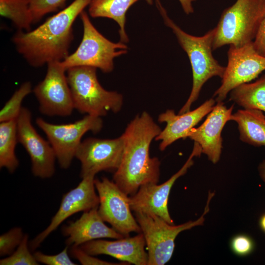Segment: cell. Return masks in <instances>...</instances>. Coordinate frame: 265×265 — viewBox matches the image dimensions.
<instances>
[{
  "instance_id": "cell-17",
  "label": "cell",
  "mask_w": 265,
  "mask_h": 265,
  "mask_svg": "<svg viewBox=\"0 0 265 265\" xmlns=\"http://www.w3.org/2000/svg\"><path fill=\"white\" fill-rule=\"evenodd\" d=\"M145 246L144 237L140 233L132 237H126L114 240L95 239L79 247L92 256L108 255L129 264L147 265Z\"/></svg>"
},
{
  "instance_id": "cell-28",
  "label": "cell",
  "mask_w": 265,
  "mask_h": 265,
  "mask_svg": "<svg viewBox=\"0 0 265 265\" xmlns=\"http://www.w3.org/2000/svg\"><path fill=\"white\" fill-rule=\"evenodd\" d=\"M25 234L21 227H14L0 236V256L11 255L21 242Z\"/></svg>"
},
{
  "instance_id": "cell-4",
  "label": "cell",
  "mask_w": 265,
  "mask_h": 265,
  "mask_svg": "<svg viewBox=\"0 0 265 265\" xmlns=\"http://www.w3.org/2000/svg\"><path fill=\"white\" fill-rule=\"evenodd\" d=\"M265 18V0H237L224 9L214 28L213 50L252 42Z\"/></svg>"
},
{
  "instance_id": "cell-2",
  "label": "cell",
  "mask_w": 265,
  "mask_h": 265,
  "mask_svg": "<svg viewBox=\"0 0 265 265\" xmlns=\"http://www.w3.org/2000/svg\"><path fill=\"white\" fill-rule=\"evenodd\" d=\"M91 0H75L36 28L18 30L12 37L18 52L31 66L61 61L69 55L73 39V25Z\"/></svg>"
},
{
  "instance_id": "cell-21",
  "label": "cell",
  "mask_w": 265,
  "mask_h": 265,
  "mask_svg": "<svg viewBox=\"0 0 265 265\" xmlns=\"http://www.w3.org/2000/svg\"><path fill=\"white\" fill-rule=\"evenodd\" d=\"M139 0H91L88 12L93 18H106L114 20L119 26L120 41L127 43L129 39L125 25L126 13Z\"/></svg>"
},
{
  "instance_id": "cell-12",
  "label": "cell",
  "mask_w": 265,
  "mask_h": 265,
  "mask_svg": "<svg viewBox=\"0 0 265 265\" xmlns=\"http://www.w3.org/2000/svg\"><path fill=\"white\" fill-rule=\"evenodd\" d=\"M202 153L200 145L194 142L192 151L183 166L164 183L148 184L141 186L137 192L129 197L131 209L134 212L155 214L170 224H174L170 216L168 202L171 188L176 180L184 175L194 163L193 158Z\"/></svg>"
},
{
  "instance_id": "cell-13",
  "label": "cell",
  "mask_w": 265,
  "mask_h": 265,
  "mask_svg": "<svg viewBox=\"0 0 265 265\" xmlns=\"http://www.w3.org/2000/svg\"><path fill=\"white\" fill-rule=\"evenodd\" d=\"M31 117L30 110L23 107L17 118L18 142L30 157L33 175L41 179L50 178L55 173L56 155L49 141L33 126Z\"/></svg>"
},
{
  "instance_id": "cell-32",
  "label": "cell",
  "mask_w": 265,
  "mask_h": 265,
  "mask_svg": "<svg viewBox=\"0 0 265 265\" xmlns=\"http://www.w3.org/2000/svg\"><path fill=\"white\" fill-rule=\"evenodd\" d=\"M253 45L257 53L265 57V18L259 27Z\"/></svg>"
},
{
  "instance_id": "cell-5",
  "label": "cell",
  "mask_w": 265,
  "mask_h": 265,
  "mask_svg": "<svg viewBox=\"0 0 265 265\" xmlns=\"http://www.w3.org/2000/svg\"><path fill=\"white\" fill-rule=\"evenodd\" d=\"M96 69L79 66L66 70L74 108L81 113L101 117L109 111L117 113L123 106V96L102 87L98 80Z\"/></svg>"
},
{
  "instance_id": "cell-1",
  "label": "cell",
  "mask_w": 265,
  "mask_h": 265,
  "mask_svg": "<svg viewBox=\"0 0 265 265\" xmlns=\"http://www.w3.org/2000/svg\"><path fill=\"white\" fill-rule=\"evenodd\" d=\"M161 128L147 112L136 115L122 134L124 142L120 164L114 172L113 181L129 196L148 184H158L160 162L150 156L151 142L159 134Z\"/></svg>"
},
{
  "instance_id": "cell-35",
  "label": "cell",
  "mask_w": 265,
  "mask_h": 265,
  "mask_svg": "<svg viewBox=\"0 0 265 265\" xmlns=\"http://www.w3.org/2000/svg\"><path fill=\"white\" fill-rule=\"evenodd\" d=\"M259 226L261 230L265 233V213L263 214L260 218Z\"/></svg>"
},
{
  "instance_id": "cell-23",
  "label": "cell",
  "mask_w": 265,
  "mask_h": 265,
  "mask_svg": "<svg viewBox=\"0 0 265 265\" xmlns=\"http://www.w3.org/2000/svg\"><path fill=\"white\" fill-rule=\"evenodd\" d=\"M17 119L1 122L0 124V167L14 173L19 165L15 154L18 143Z\"/></svg>"
},
{
  "instance_id": "cell-16",
  "label": "cell",
  "mask_w": 265,
  "mask_h": 265,
  "mask_svg": "<svg viewBox=\"0 0 265 265\" xmlns=\"http://www.w3.org/2000/svg\"><path fill=\"white\" fill-rule=\"evenodd\" d=\"M234 105L227 108L222 102H217L198 127L193 128L187 137L198 143L202 152L213 164L220 159L222 148L221 132L226 123L230 121Z\"/></svg>"
},
{
  "instance_id": "cell-22",
  "label": "cell",
  "mask_w": 265,
  "mask_h": 265,
  "mask_svg": "<svg viewBox=\"0 0 265 265\" xmlns=\"http://www.w3.org/2000/svg\"><path fill=\"white\" fill-rule=\"evenodd\" d=\"M230 93V100L243 109L265 112V74L254 82L237 86Z\"/></svg>"
},
{
  "instance_id": "cell-29",
  "label": "cell",
  "mask_w": 265,
  "mask_h": 265,
  "mask_svg": "<svg viewBox=\"0 0 265 265\" xmlns=\"http://www.w3.org/2000/svg\"><path fill=\"white\" fill-rule=\"evenodd\" d=\"M230 247L235 255L244 257L249 255L253 251L255 244L250 236L239 234L232 238L230 241Z\"/></svg>"
},
{
  "instance_id": "cell-26",
  "label": "cell",
  "mask_w": 265,
  "mask_h": 265,
  "mask_svg": "<svg viewBox=\"0 0 265 265\" xmlns=\"http://www.w3.org/2000/svg\"><path fill=\"white\" fill-rule=\"evenodd\" d=\"M28 236L24 237L16 250L9 256L0 260V265H38L34 255L32 254L29 247Z\"/></svg>"
},
{
  "instance_id": "cell-25",
  "label": "cell",
  "mask_w": 265,
  "mask_h": 265,
  "mask_svg": "<svg viewBox=\"0 0 265 265\" xmlns=\"http://www.w3.org/2000/svg\"><path fill=\"white\" fill-rule=\"evenodd\" d=\"M32 91L29 81L23 83L0 110V122L16 120L23 107L22 104L24 98Z\"/></svg>"
},
{
  "instance_id": "cell-9",
  "label": "cell",
  "mask_w": 265,
  "mask_h": 265,
  "mask_svg": "<svg viewBox=\"0 0 265 265\" xmlns=\"http://www.w3.org/2000/svg\"><path fill=\"white\" fill-rule=\"evenodd\" d=\"M95 186L99 198L98 212L106 222L124 237L131 233H141L132 213L130 196L124 192L113 181L106 177L95 179Z\"/></svg>"
},
{
  "instance_id": "cell-30",
  "label": "cell",
  "mask_w": 265,
  "mask_h": 265,
  "mask_svg": "<svg viewBox=\"0 0 265 265\" xmlns=\"http://www.w3.org/2000/svg\"><path fill=\"white\" fill-rule=\"evenodd\" d=\"M69 248L67 246L61 252L54 255H47L39 251L35 252L33 255L39 263L47 265H76L69 257Z\"/></svg>"
},
{
  "instance_id": "cell-34",
  "label": "cell",
  "mask_w": 265,
  "mask_h": 265,
  "mask_svg": "<svg viewBox=\"0 0 265 265\" xmlns=\"http://www.w3.org/2000/svg\"><path fill=\"white\" fill-rule=\"evenodd\" d=\"M258 170L260 178L265 183V160H263L259 164Z\"/></svg>"
},
{
  "instance_id": "cell-19",
  "label": "cell",
  "mask_w": 265,
  "mask_h": 265,
  "mask_svg": "<svg viewBox=\"0 0 265 265\" xmlns=\"http://www.w3.org/2000/svg\"><path fill=\"white\" fill-rule=\"evenodd\" d=\"M62 233L67 238L66 244L69 247L80 246L98 239L126 237L105 223L98 212V208L84 212L79 219L64 225Z\"/></svg>"
},
{
  "instance_id": "cell-10",
  "label": "cell",
  "mask_w": 265,
  "mask_h": 265,
  "mask_svg": "<svg viewBox=\"0 0 265 265\" xmlns=\"http://www.w3.org/2000/svg\"><path fill=\"white\" fill-rule=\"evenodd\" d=\"M227 56L221 84L213 95L216 102L223 101L234 88L254 80L265 70V57L257 53L253 42L241 46L230 45Z\"/></svg>"
},
{
  "instance_id": "cell-6",
  "label": "cell",
  "mask_w": 265,
  "mask_h": 265,
  "mask_svg": "<svg viewBox=\"0 0 265 265\" xmlns=\"http://www.w3.org/2000/svg\"><path fill=\"white\" fill-rule=\"evenodd\" d=\"M214 194V192H209L204 212L198 219L180 225L170 224L153 213L134 212L145 240L147 265H164L170 260L176 237L184 231L203 224L205 215L209 212V204Z\"/></svg>"
},
{
  "instance_id": "cell-8",
  "label": "cell",
  "mask_w": 265,
  "mask_h": 265,
  "mask_svg": "<svg viewBox=\"0 0 265 265\" xmlns=\"http://www.w3.org/2000/svg\"><path fill=\"white\" fill-rule=\"evenodd\" d=\"M35 122L47 136L60 167L64 169L70 166L83 135L89 131L97 133L103 125L101 117L88 114L69 124H53L42 118H37Z\"/></svg>"
},
{
  "instance_id": "cell-11",
  "label": "cell",
  "mask_w": 265,
  "mask_h": 265,
  "mask_svg": "<svg viewBox=\"0 0 265 265\" xmlns=\"http://www.w3.org/2000/svg\"><path fill=\"white\" fill-rule=\"evenodd\" d=\"M65 72L60 61L49 62L44 79L32 90L42 114L66 117L75 109Z\"/></svg>"
},
{
  "instance_id": "cell-18",
  "label": "cell",
  "mask_w": 265,
  "mask_h": 265,
  "mask_svg": "<svg viewBox=\"0 0 265 265\" xmlns=\"http://www.w3.org/2000/svg\"><path fill=\"white\" fill-rule=\"evenodd\" d=\"M215 103L212 98L196 109L182 114H176L173 109L160 114L158 121L166 123V126L155 139L160 141L159 150L163 151L177 140L187 138L190 130L212 110Z\"/></svg>"
},
{
  "instance_id": "cell-24",
  "label": "cell",
  "mask_w": 265,
  "mask_h": 265,
  "mask_svg": "<svg viewBox=\"0 0 265 265\" xmlns=\"http://www.w3.org/2000/svg\"><path fill=\"white\" fill-rule=\"evenodd\" d=\"M30 0H0V15L9 19L19 30H30L33 24Z\"/></svg>"
},
{
  "instance_id": "cell-7",
  "label": "cell",
  "mask_w": 265,
  "mask_h": 265,
  "mask_svg": "<svg viewBox=\"0 0 265 265\" xmlns=\"http://www.w3.org/2000/svg\"><path fill=\"white\" fill-rule=\"evenodd\" d=\"M83 25L82 40L76 51L60 61L68 69L79 66L98 68L108 73L114 69V59L128 53V47L121 41L114 43L104 36L92 24L87 13L80 15Z\"/></svg>"
},
{
  "instance_id": "cell-27",
  "label": "cell",
  "mask_w": 265,
  "mask_h": 265,
  "mask_svg": "<svg viewBox=\"0 0 265 265\" xmlns=\"http://www.w3.org/2000/svg\"><path fill=\"white\" fill-rule=\"evenodd\" d=\"M67 0H30V9L33 24L39 22L48 13L56 11Z\"/></svg>"
},
{
  "instance_id": "cell-20",
  "label": "cell",
  "mask_w": 265,
  "mask_h": 265,
  "mask_svg": "<svg viewBox=\"0 0 265 265\" xmlns=\"http://www.w3.org/2000/svg\"><path fill=\"white\" fill-rule=\"evenodd\" d=\"M230 121L238 124L239 139L254 146H265V115L258 109H239Z\"/></svg>"
},
{
  "instance_id": "cell-15",
  "label": "cell",
  "mask_w": 265,
  "mask_h": 265,
  "mask_svg": "<svg viewBox=\"0 0 265 265\" xmlns=\"http://www.w3.org/2000/svg\"><path fill=\"white\" fill-rule=\"evenodd\" d=\"M94 180V176L83 178L76 187L63 195L59 207L49 226L29 243L31 251L37 249L53 232L71 215L98 208L99 198L96 193Z\"/></svg>"
},
{
  "instance_id": "cell-36",
  "label": "cell",
  "mask_w": 265,
  "mask_h": 265,
  "mask_svg": "<svg viewBox=\"0 0 265 265\" xmlns=\"http://www.w3.org/2000/svg\"><path fill=\"white\" fill-rule=\"evenodd\" d=\"M149 4H152L153 3L154 0H145Z\"/></svg>"
},
{
  "instance_id": "cell-33",
  "label": "cell",
  "mask_w": 265,
  "mask_h": 265,
  "mask_svg": "<svg viewBox=\"0 0 265 265\" xmlns=\"http://www.w3.org/2000/svg\"><path fill=\"white\" fill-rule=\"evenodd\" d=\"M184 12L189 15L194 12L193 2L196 0H178Z\"/></svg>"
},
{
  "instance_id": "cell-3",
  "label": "cell",
  "mask_w": 265,
  "mask_h": 265,
  "mask_svg": "<svg viewBox=\"0 0 265 265\" xmlns=\"http://www.w3.org/2000/svg\"><path fill=\"white\" fill-rule=\"evenodd\" d=\"M165 25L176 36L179 43L187 54L192 73V86L190 95L178 112L182 114L190 110L198 99L204 84L213 77L222 78L225 67L221 65L212 55L214 28L201 36L190 35L184 31L167 14L159 0H155Z\"/></svg>"
},
{
  "instance_id": "cell-14",
  "label": "cell",
  "mask_w": 265,
  "mask_h": 265,
  "mask_svg": "<svg viewBox=\"0 0 265 265\" xmlns=\"http://www.w3.org/2000/svg\"><path fill=\"white\" fill-rule=\"evenodd\" d=\"M124 146L122 135L114 139L89 137L82 141L75 156L80 163L81 179L103 171L115 172L120 164Z\"/></svg>"
},
{
  "instance_id": "cell-31",
  "label": "cell",
  "mask_w": 265,
  "mask_h": 265,
  "mask_svg": "<svg viewBox=\"0 0 265 265\" xmlns=\"http://www.w3.org/2000/svg\"><path fill=\"white\" fill-rule=\"evenodd\" d=\"M69 252L70 255L77 259L81 265H128L126 262L120 263H112L100 260L95 258L82 250L79 246H70Z\"/></svg>"
}]
</instances>
